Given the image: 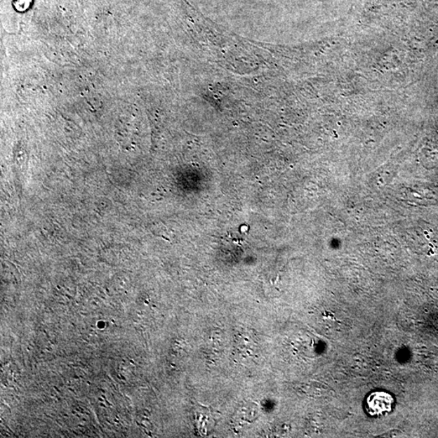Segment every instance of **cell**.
Listing matches in <instances>:
<instances>
[{
    "label": "cell",
    "mask_w": 438,
    "mask_h": 438,
    "mask_svg": "<svg viewBox=\"0 0 438 438\" xmlns=\"http://www.w3.org/2000/svg\"><path fill=\"white\" fill-rule=\"evenodd\" d=\"M392 396L385 392H374L367 399L366 408L371 416H382L392 409Z\"/></svg>",
    "instance_id": "6da1fadb"
},
{
    "label": "cell",
    "mask_w": 438,
    "mask_h": 438,
    "mask_svg": "<svg viewBox=\"0 0 438 438\" xmlns=\"http://www.w3.org/2000/svg\"><path fill=\"white\" fill-rule=\"evenodd\" d=\"M243 420L246 421H252L258 414V406L253 403L246 404L241 411Z\"/></svg>",
    "instance_id": "7a4b0ae2"
}]
</instances>
